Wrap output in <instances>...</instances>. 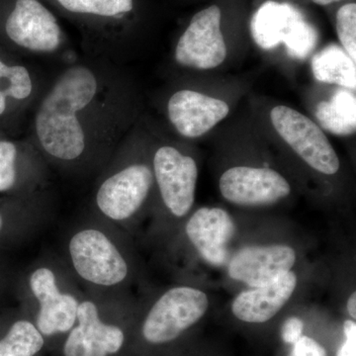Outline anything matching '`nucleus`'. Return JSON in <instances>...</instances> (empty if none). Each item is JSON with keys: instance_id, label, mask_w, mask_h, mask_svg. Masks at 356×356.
Here are the masks:
<instances>
[{"instance_id": "f257e3e1", "label": "nucleus", "mask_w": 356, "mask_h": 356, "mask_svg": "<svg viewBox=\"0 0 356 356\" xmlns=\"http://www.w3.org/2000/svg\"><path fill=\"white\" fill-rule=\"evenodd\" d=\"M132 86L118 63L84 55L65 64L33 108L28 138L50 170L97 177L131 132Z\"/></svg>"}, {"instance_id": "f03ea898", "label": "nucleus", "mask_w": 356, "mask_h": 356, "mask_svg": "<svg viewBox=\"0 0 356 356\" xmlns=\"http://www.w3.org/2000/svg\"><path fill=\"white\" fill-rule=\"evenodd\" d=\"M115 229L90 212L65 236L60 259L88 294L117 299L130 277V261Z\"/></svg>"}, {"instance_id": "7ed1b4c3", "label": "nucleus", "mask_w": 356, "mask_h": 356, "mask_svg": "<svg viewBox=\"0 0 356 356\" xmlns=\"http://www.w3.org/2000/svg\"><path fill=\"white\" fill-rule=\"evenodd\" d=\"M15 288L25 310L33 308V323L44 337L67 334L76 325L84 293L60 257L35 261L17 277Z\"/></svg>"}, {"instance_id": "20e7f679", "label": "nucleus", "mask_w": 356, "mask_h": 356, "mask_svg": "<svg viewBox=\"0 0 356 356\" xmlns=\"http://www.w3.org/2000/svg\"><path fill=\"white\" fill-rule=\"evenodd\" d=\"M131 132L96 177L91 213L122 226L146 205L154 187L153 165L134 159Z\"/></svg>"}, {"instance_id": "39448f33", "label": "nucleus", "mask_w": 356, "mask_h": 356, "mask_svg": "<svg viewBox=\"0 0 356 356\" xmlns=\"http://www.w3.org/2000/svg\"><path fill=\"white\" fill-rule=\"evenodd\" d=\"M9 44L23 56L32 58H67L69 47L62 27L50 9L40 0H16L4 23Z\"/></svg>"}, {"instance_id": "423d86ee", "label": "nucleus", "mask_w": 356, "mask_h": 356, "mask_svg": "<svg viewBox=\"0 0 356 356\" xmlns=\"http://www.w3.org/2000/svg\"><path fill=\"white\" fill-rule=\"evenodd\" d=\"M250 33L264 50H273L281 43L292 58H308L317 46L318 34L303 14L289 3L264 2L250 21Z\"/></svg>"}, {"instance_id": "0eeeda50", "label": "nucleus", "mask_w": 356, "mask_h": 356, "mask_svg": "<svg viewBox=\"0 0 356 356\" xmlns=\"http://www.w3.org/2000/svg\"><path fill=\"white\" fill-rule=\"evenodd\" d=\"M208 308L209 299L201 290L191 286L170 288L147 312L142 325V336L154 346L172 343L197 324Z\"/></svg>"}, {"instance_id": "6e6552de", "label": "nucleus", "mask_w": 356, "mask_h": 356, "mask_svg": "<svg viewBox=\"0 0 356 356\" xmlns=\"http://www.w3.org/2000/svg\"><path fill=\"white\" fill-rule=\"evenodd\" d=\"M152 165L154 185L165 209L173 217L186 216L195 199L198 177L196 161L177 147L163 145L154 151Z\"/></svg>"}, {"instance_id": "1a4fd4ad", "label": "nucleus", "mask_w": 356, "mask_h": 356, "mask_svg": "<svg viewBox=\"0 0 356 356\" xmlns=\"http://www.w3.org/2000/svg\"><path fill=\"white\" fill-rule=\"evenodd\" d=\"M65 356H111L125 343V332L106 322L102 315V298L83 294L77 309L76 325L67 332Z\"/></svg>"}, {"instance_id": "9d476101", "label": "nucleus", "mask_w": 356, "mask_h": 356, "mask_svg": "<svg viewBox=\"0 0 356 356\" xmlns=\"http://www.w3.org/2000/svg\"><path fill=\"white\" fill-rule=\"evenodd\" d=\"M274 128L300 158L324 175L339 172V161L327 136L305 115L287 106L271 110Z\"/></svg>"}, {"instance_id": "9b49d317", "label": "nucleus", "mask_w": 356, "mask_h": 356, "mask_svg": "<svg viewBox=\"0 0 356 356\" xmlns=\"http://www.w3.org/2000/svg\"><path fill=\"white\" fill-rule=\"evenodd\" d=\"M50 168L32 144L0 140V193L24 196L50 187Z\"/></svg>"}, {"instance_id": "f8f14e48", "label": "nucleus", "mask_w": 356, "mask_h": 356, "mask_svg": "<svg viewBox=\"0 0 356 356\" xmlns=\"http://www.w3.org/2000/svg\"><path fill=\"white\" fill-rule=\"evenodd\" d=\"M227 57V46L221 31V10L212 6L192 17L175 47V62L197 70L217 67Z\"/></svg>"}, {"instance_id": "ddd939ff", "label": "nucleus", "mask_w": 356, "mask_h": 356, "mask_svg": "<svg viewBox=\"0 0 356 356\" xmlns=\"http://www.w3.org/2000/svg\"><path fill=\"white\" fill-rule=\"evenodd\" d=\"M51 188L24 196L0 198V250L34 238L54 214Z\"/></svg>"}, {"instance_id": "4468645a", "label": "nucleus", "mask_w": 356, "mask_h": 356, "mask_svg": "<svg viewBox=\"0 0 356 356\" xmlns=\"http://www.w3.org/2000/svg\"><path fill=\"white\" fill-rule=\"evenodd\" d=\"M220 191L229 202L240 206H264L278 202L291 192L280 172L270 168L235 166L222 173Z\"/></svg>"}, {"instance_id": "2eb2a0df", "label": "nucleus", "mask_w": 356, "mask_h": 356, "mask_svg": "<svg viewBox=\"0 0 356 356\" xmlns=\"http://www.w3.org/2000/svg\"><path fill=\"white\" fill-rule=\"evenodd\" d=\"M168 120L179 135L198 138L224 120L229 114L226 102L197 91L181 89L166 104Z\"/></svg>"}, {"instance_id": "dca6fc26", "label": "nucleus", "mask_w": 356, "mask_h": 356, "mask_svg": "<svg viewBox=\"0 0 356 356\" xmlns=\"http://www.w3.org/2000/svg\"><path fill=\"white\" fill-rule=\"evenodd\" d=\"M185 232L204 261L215 266L228 261V245L235 234V224L227 211L200 208L189 218Z\"/></svg>"}, {"instance_id": "f3484780", "label": "nucleus", "mask_w": 356, "mask_h": 356, "mask_svg": "<svg viewBox=\"0 0 356 356\" xmlns=\"http://www.w3.org/2000/svg\"><path fill=\"white\" fill-rule=\"evenodd\" d=\"M296 252L284 245L248 247L241 250L229 264V275L250 287L261 286L291 270Z\"/></svg>"}, {"instance_id": "a211bd4d", "label": "nucleus", "mask_w": 356, "mask_h": 356, "mask_svg": "<svg viewBox=\"0 0 356 356\" xmlns=\"http://www.w3.org/2000/svg\"><path fill=\"white\" fill-rule=\"evenodd\" d=\"M296 286V274H280L266 284L240 293L232 303V313L243 323L264 324L286 305Z\"/></svg>"}, {"instance_id": "6ab92c4d", "label": "nucleus", "mask_w": 356, "mask_h": 356, "mask_svg": "<svg viewBox=\"0 0 356 356\" xmlns=\"http://www.w3.org/2000/svg\"><path fill=\"white\" fill-rule=\"evenodd\" d=\"M47 83L34 69L0 57V95L14 111L34 108Z\"/></svg>"}, {"instance_id": "aec40b11", "label": "nucleus", "mask_w": 356, "mask_h": 356, "mask_svg": "<svg viewBox=\"0 0 356 356\" xmlns=\"http://www.w3.org/2000/svg\"><path fill=\"white\" fill-rule=\"evenodd\" d=\"M312 70L318 81L355 90V62L337 44L327 46L314 56Z\"/></svg>"}, {"instance_id": "412c9836", "label": "nucleus", "mask_w": 356, "mask_h": 356, "mask_svg": "<svg viewBox=\"0 0 356 356\" xmlns=\"http://www.w3.org/2000/svg\"><path fill=\"white\" fill-rule=\"evenodd\" d=\"M316 117L325 130L350 136L356 130V98L350 91L339 89L329 102L318 103Z\"/></svg>"}, {"instance_id": "4be33fe9", "label": "nucleus", "mask_w": 356, "mask_h": 356, "mask_svg": "<svg viewBox=\"0 0 356 356\" xmlns=\"http://www.w3.org/2000/svg\"><path fill=\"white\" fill-rule=\"evenodd\" d=\"M44 344V337L32 320L16 317L0 334V356H35Z\"/></svg>"}, {"instance_id": "5701e85b", "label": "nucleus", "mask_w": 356, "mask_h": 356, "mask_svg": "<svg viewBox=\"0 0 356 356\" xmlns=\"http://www.w3.org/2000/svg\"><path fill=\"white\" fill-rule=\"evenodd\" d=\"M65 13L100 22L123 19L132 13L134 0H54Z\"/></svg>"}, {"instance_id": "b1692460", "label": "nucleus", "mask_w": 356, "mask_h": 356, "mask_svg": "<svg viewBox=\"0 0 356 356\" xmlns=\"http://www.w3.org/2000/svg\"><path fill=\"white\" fill-rule=\"evenodd\" d=\"M337 30L343 49L356 62V4L348 3L337 14Z\"/></svg>"}, {"instance_id": "393cba45", "label": "nucleus", "mask_w": 356, "mask_h": 356, "mask_svg": "<svg viewBox=\"0 0 356 356\" xmlns=\"http://www.w3.org/2000/svg\"><path fill=\"white\" fill-rule=\"evenodd\" d=\"M292 346L288 356H329L322 344L308 336H302Z\"/></svg>"}, {"instance_id": "a878e982", "label": "nucleus", "mask_w": 356, "mask_h": 356, "mask_svg": "<svg viewBox=\"0 0 356 356\" xmlns=\"http://www.w3.org/2000/svg\"><path fill=\"white\" fill-rule=\"evenodd\" d=\"M344 341L336 356H356V323L348 320L343 324Z\"/></svg>"}, {"instance_id": "bb28decb", "label": "nucleus", "mask_w": 356, "mask_h": 356, "mask_svg": "<svg viewBox=\"0 0 356 356\" xmlns=\"http://www.w3.org/2000/svg\"><path fill=\"white\" fill-rule=\"evenodd\" d=\"M304 322L301 318L291 317L285 321L281 329L282 341L287 344H294L303 336Z\"/></svg>"}, {"instance_id": "cd10ccee", "label": "nucleus", "mask_w": 356, "mask_h": 356, "mask_svg": "<svg viewBox=\"0 0 356 356\" xmlns=\"http://www.w3.org/2000/svg\"><path fill=\"white\" fill-rule=\"evenodd\" d=\"M11 283L10 273L6 264L0 259V289L7 290Z\"/></svg>"}, {"instance_id": "c85d7f7f", "label": "nucleus", "mask_w": 356, "mask_h": 356, "mask_svg": "<svg viewBox=\"0 0 356 356\" xmlns=\"http://www.w3.org/2000/svg\"><path fill=\"white\" fill-rule=\"evenodd\" d=\"M348 314L353 320L356 318V293L353 292L350 295V299L348 301Z\"/></svg>"}, {"instance_id": "c756f323", "label": "nucleus", "mask_w": 356, "mask_h": 356, "mask_svg": "<svg viewBox=\"0 0 356 356\" xmlns=\"http://www.w3.org/2000/svg\"><path fill=\"white\" fill-rule=\"evenodd\" d=\"M312 1L315 2L318 6H327V4H331L332 2L341 1V0H312Z\"/></svg>"}, {"instance_id": "7c9ffc66", "label": "nucleus", "mask_w": 356, "mask_h": 356, "mask_svg": "<svg viewBox=\"0 0 356 356\" xmlns=\"http://www.w3.org/2000/svg\"><path fill=\"white\" fill-rule=\"evenodd\" d=\"M6 290H1L0 289V300H1L2 298V295L4 294V293H6Z\"/></svg>"}]
</instances>
